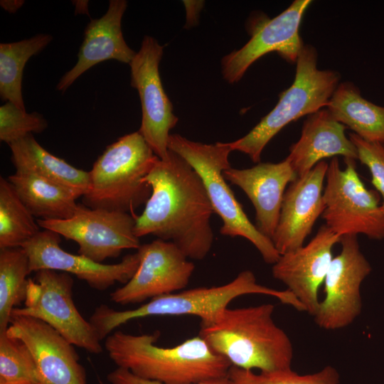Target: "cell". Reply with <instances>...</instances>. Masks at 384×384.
Instances as JSON below:
<instances>
[{"mask_svg": "<svg viewBox=\"0 0 384 384\" xmlns=\"http://www.w3.org/2000/svg\"><path fill=\"white\" fill-rule=\"evenodd\" d=\"M47 127V121L38 112L27 113L11 102L0 107V140L8 145Z\"/></svg>", "mask_w": 384, "mask_h": 384, "instance_id": "f546056e", "label": "cell"}, {"mask_svg": "<svg viewBox=\"0 0 384 384\" xmlns=\"http://www.w3.org/2000/svg\"><path fill=\"white\" fill-rule=\"evenodd\" d=\"M168 149L183 158L198 174L214 213L223 220L220 233L246 238L257 248L265 262L274 264L281 255L272 241L247 217L223 176V171L230 167L228 156L232 149L228 143L206 144L174 134H170Z\"/></svg>", "mask_w": 384, "mask_h": 384, "instance_id": "52a82bcc", "label": "cell"}, {"mask_svg": "<svg viewBox=\"0 0 384 384\" xmlns=\"http://www.w3.org/2000/svg\"><path fill=\"white\" fill-rule=\"evenodd\" d=\"M11 161L16 171L32 173L63 186L79 198L90 186V174L73 166L46 150L33 134L11 143Z\"/></svg>", "mask_w": 384, "mask_h": 384, "instance_id": "7402d4cb", "label": "cell"}, {"mask_svg": "<svg viewBox=\"0 0 384 384\" xmlns=\"http://www.w3.org/2000/svg\"><path fill=\"white\" fill-rule=\"evenodd\" d=\"M250 294L272 296L297 310L302 308L301 302L287 289L277 290L260 284L252 271L245 270L223 285L156 297L132 309L119 311L101 304L95 309L89 321L101 341L127 322L150 316L193 315L201 319V324H207L214 321L233 299Z\"/></svg>", "mask_w": 384, "mask_h": 384, "instance_id": "277c9868", "label": "cell"}, {"mask_svg": "<svg viewBox=\"0 0 384 384\" xmlns=\"http://www.w3.org/2000/svg\"><path fill=\"white\" fill-rule=\"evenodd\" d=\"M317 61L316 49L304 44L292 85L280 93L273 110L246 135L227 142L232 151L244 153L258 164L264 148L287 124L326 107L340 83L341 75L336 70L319 69Z\"/></svg>", "mask_w": 384, "mask_h": 384, "instance_id": "8992f818", "label": "cell"}, {"mask_svg": "<svg viewBox=\"0 0 384 384\" xmlns=\"http://www.w3.org/2000/svg\"><path fill=\"white\" fill-rule=\"evenodd\" d=\"M329 164L319 162L311 170L289 183L285 191L279 218L272 241L280 255L304 245L325 204L323 184Z\"/></svg>", "mask_w": 384, "mask_h": 384, "instance_id": "ac0fdd59", "label": "cell"}, {"mask_svg": "<svg viewBox=\"0 0 384 384\" xmlns=\"http://www.w3.org/2000/svg\"><path fill=\"white\" fill-rule=\"evenodd\" d=\"M144 182L151 193L142 214L135 216V235L151 234L173 242L188 259L203 260L214 240V211L198 174L169 149L166 159L158 158Z\"/></svg>", "mask_w": 384, "mask_h": 384, "instance_id": "6da1fadb", "label": "cell"}, {"mask_svg": "<svg viewBox=\"0 0 384 384\" xmlns=\"http://www.w3.org/2000/svg\"><path fill=\"white\" fill-rule=\"evenodd\" d=\"M311 3L310 0H295L274 18H265L257 23L251 30L250 39L223 58V78L231 84L238 82L254 62L270 52H277L285 60L295 63L304 46L299 26Z\"/></svg>", "mask_w": 384, "mask_h": 384, "instance_id": "9a60e30c", "label": "cell"}, {"mask_svg": "<svg viewBox=\"0 0 384 384\" xmlns=\"http://www.w3.org/2000/svg\"><path fill=\"white\" fill-rule=\"evenodd\" d=\"M326 108L361 138L384 144V107L363 98L353 82H340Z\"/></svg>", "mask_w": 384, "mask_h": 384, "instance_id": "cb8c5ba5", "label": "cell"}, {"mask_svg": "<svg viewBox=\"0 0 384 384\" xmlns=\"http://www.w3.org/2000/svg\"><path fill=\"white\" fill-rule=\"evenodd\" d=\"M0 384H42L27 346L6 331L0 332Z\"/></svg>", "mask_w": 384, "mask_h": 384, "instance_id": "83f0119b", "label": "cell"}, {"mask_svg": "<svg viewBox=\"0 0 384 384\" xmlns=\"http://www.w3.org/2000/svg\"><path fill=\"white\" fill-rule=\"evenodd\" d=\"M40 232L11 183L0 177V249L21 247Z\"/></svg>", "mask_w": 384, "mask_h": 384, "instance_id": "4316f807", "label": "cell"}, {"mask_svg": "<svg viewBox=\"0 0 384 384\" xmlns=\"http://www.w3.org/2000/svg\"><path fill=\"white\" fill-rule=\"evenodd\" d=\"M348 137L356 148L358 159L371 174V182L383 198L381 208L384 212V144L364 140L355 133Z\"/></svg>", "mask_w": 384, "mask_h": 384, "instance_id": "4dcf8cb0", "label": "cell"}, {"mask_svg": "<svg viewBox=\"0 0 384 384\" xmlns=\"http://www.w3.org/2000/svg\"><path fill=\"white\" fill-rule=\"evenodd\" d=\"M339 242L341 250L332 259L324 282L325 297L314 316L316 324L326 330L345 328L359 316L361 285L371 272L357 235H343Z\"/></svg>", "mask_w": 384, "mask_h": 384, "instance_id": "7c38bea8", "label": "cell"}, {"mask_svg": "<svg viewBox=\"0 0 384 384\" xmlns=\"http://www.w3.org/2000/svg\"><path fill=\"white\" fill-rule=\"evenodd\" d=\"M30 273L21 247L0 249V332L7 329L12 311L24 302Z\"/></svg>", "mask_w": 384, "mask_h": 384, "instance_id": "484cf974", "label": "cell"}, {"mask_svg": "<svg viewBox=\"0 0 384 384\" xmlns=\"http://www.w3.org/2000/svg\"><path fill=\"white\" fill-rule=\"evenodd\" d=\"M341 237L326 225L306 245L280 255L272 274L282 282L313 316L319 306V291L333 259L332 248Z\"/></svg>", "mask_w": 384, "mask_h": 384, "instance_id": "e0dca14e", "label": "cell"}, {"mask_svg": "<svg viewBox=\"0 0 384 384\" xmlns=\"http://www.w3.org/2000/svg\"><path fill=\"white\" fill-rule=\"evenodd\" d=\"M23 1H1V6L10 13L16 12L23 5Z\"/></svg>", "mask_w": 384, "mask_h": 384, "instance_id": "d6a6232c", "label": "cell"}, {"mask_svg": "<svg viewBox=\"0 0 384 384\" xmlns=\"http://www.w3.org/2000/svg\"><path fill=\"white\" fill-rule=\"evenodd\" d=\"M73 279L70 274L41 270L28 279L23 306L11 314L40 319L61 334L73 346L99 354L102 346L95 329L78 310L73 297Z\"/></svg>", "mask_w": 384, "mask_h": 384, "instance_id": "9c48e42d", "label": "cell"}, {"mask_svg": "<svg viewBox=\"0 0 384 384\" xmlns=\"http://www.w3.org/2000/svg\"><path fill=\"white\" fill-rule=\"evenodd\" d=\"M346 126L337 122L326 108L307 116L299 139L289 149L286 159L298 177L311 170L322 159L336 156L358 159L353 143L345 134Z\"/></svg>", "mask_w": 384, "mask_h": 384, "instance_id": "44dd1931", "label": "cell"}, {"mask_svg": "<svg viewBox=\"0 0 384 384\" xmlns=\"http://www.w3.org/2000/svg\"><path fill=\"white\" fill-rule=\"evenodd\" d=\"M107 378L110 384H162L161 383L144 379L132 373L128 370L117 368L107 374ZM198 384H234L229 375Z\"/></svg>", "mask_w": 384, "mask_h": 384, "instance_id": "1f68e13d", "label": "cell"}, {"mask_svg": "<svg viewBox=\"0 0 384 384\" xmlns=\"http://www.w3.org/2000/svg\"><path fill=\"white\" fill-rule=\"evenodd\" d=\"M7 179L34 217L68 219L78 206L73 191L38 175L16 171Z\"/></svg>", "mask_w": 384, "mask_h": 384, "instance_id": "603a6c76", "label": "cell"}, {"mask_svg": "<svg viewBox=\"0 0 384 384\" xmlns=\"http://www.w3.org/2000/svg\"><path fill=\"white\" fill-rule=\"evenodd\" d=\"M127 7L124 0H111L107 12L87 24L76 64L60 80L56 89L65 91L81 75L108 60L130 64L136 52L124 39L122 19Z\"/></svg>", "mask_w": 384, "mask_h": 384, "instance_id": "ffe728a7", "label": "cell"}, {"mask_svg": "<svg viewBox=\"0 0 384 384\" xmlns=\"http://www.w3.org/2000/svg\"><path fill=\"white\" fill-rule=\"evenodd\" d=\"M164 47L153 37L145 36L139 50L130 63L131 85L140 98L142 118L139 132L161 160L168 154L169 132L178 122L159 75Z\"/></svg>", "mask_w": 384, "mask_h": 384, "instance_id": "8fae6325", "label": "cell"}, {"mask_svg": "<svg viewBox=\"0 0 384 384\" xmlns=\"http://www.w3.org/2000/svg\"><path fill=\"white\" fill-rule=\"evenodd\" d=\"M159 335L115 331L104 345L117 368L162 384H198L228 376L231 364L199 335L173 347L156 345Z\"/></svg>", "mask_w": 384, "mask_h": 384, "instance_id": "7a4b0ae2", "label": "cell"}, {"mask_svg": "<svg viewBox=\"0 0 384 384\" xmlns=\"http://www.w3.org/2000/svg\"><path fill=\"white\" fill-rule=\"evenodd\" d=\"M135 216L78 204L68 219L36 220L41 228L78 243V254L102 263L107 258L118 257L124 250H137L141 246L134 234Z\"/></svg>", "mask_w": 384, "mask_h": 384, "instance_id": "30bf717a", "label": "cell"}, {"mask_svg": "<svg viewBox=\"0 0 384 384\" xmlns=\"http://www.w3.org/2000/svg\"><path fill=\"white\" fill-rule=\"evenodd\" d=\"M274 311L272 304L228 307L214 321L201 324L199 336L232 366L260 372L289 370L293 346L274 322Z\"/></svg>", "mask_w": 384, "mask_h": 384, "instance_id": "3957f363", "label": "cell"}, {"mask_svg": "<svg viewBox=\"0 0 384 384\" xmlns=\"http://www.w3.org/2000/svg\"><path fill=\"white\" fill-rule=\"evenodd\" d=\"M226 181L240 187L256 213V227L272 240L278 224L285 188L297 175L285 159L279 163L260 162L248 169L223 171Z\"/></svg>", "mask_w": 384, "mask_h": 384, "instance_id": "d6986e66", "label": "cell"}, {"mask_svg": "<svg viewBox=\"0 0 384 384\" xmlns=\"http://www.w3.org/2000/svg\"><path fill=\"white\" fill-rule=\"evenodd\" d=\"M228 375L234 384H339L340 375L331 366L318 372L300 375L292 369L259 372L231 366Z\"/></svg>", "mask_w": 384, "mask_h": 384, "instance_id": "f1b7e54d", "label": "cell"}, {"mask_svg": "<svg viewBox=\"0 0 384 384\" xmlns=\"http://www.w3.org/2000/svg\"><path fill=\"white\" fill-rule=\"evenodd\" d=\"M137 252L139 265L136 272L110 294L112 302L137 304L175 293L188 285L195 265L173 242L157 239L141 245Z\"/></svg>", "mask_w": 384, "mask_h": 384, "instance_id": "4fadbf2b", "label": "cell"}, {"mask_svg": "<svg viewBox=\"0 0 384 384\" xmlns=\"http://www.w3.org/2000/svg\"><path fill=\"white\" fill-rule=\"evenodd\" d=\"M52 39L49 34L39 33L20 41L0 44L1 100L26 111L21 92L23 68L28 60L41 52Z\"/></svg>", "mask_w": 384, "mask_h": 384, "instance_id": "d4e9b609", "label": "cell"}, {"mask_svg": "<svg viewBox=\"0 0 384 384\" xmlns=\"http://www.w3.org/2000/svg\"><path fill=\"white\" fill-rule=\"evenodd\" d=\"M6 332L27 346L42 384H87L85 370L75 346L46 322L11 314Z\"/></svg>", "mask_w": 384, "mask_h": 384, "instance_id": "2e32d148", "label": "cell"}, {"mask_svg": "<svg viewBox=\"0 0 384 384\" xmlns=\"http://www.w3.org/2000/svg\"><path fill=\"white\" fill-rule=\"evenodd\" d=\"M157 159L139 132L120 137L93 164L83 204L134 215L151 196V188L144 178Z\"/></svg>", "mask_w": 384, "mask_h": 384, "instance_id": "5b68a950", "label": "cell"}, {"mask_svg": "<svg viewBox=\"0 0 384 384\" xmlns=\"http://www.w3.org/2000/svg\"><path fill=\"white\" fill-rule=\"evenodd\" d=\"M60 237L44 229L21 246L28 257L31 272L41 270L65 272L85 281L94 289L105 291L117 282H128L139 267L137 252L127 255L119 263L103 264L65 251L60 245Z\"/></svg>", "mask_w": 384, "mask_h": 384, "instance_id": "5bb4252c", "label": "cell"}, {"mask_svg": "<svg viewBox=\"0 0 384 384\" xmlns=\"http://www.w3.org/2000/svg\"><path fill=\"white\" fill-rule=\"evenodd\" d=\"M353 159H344V169L338 158L328 166L323 200L322 218L326 225L340 237L364 234L375 240L384 238V212L379 196L361 180Z\"/></svg>", "mask_w": 384, "mask_h": 384, "instance_id": "ba28073f", "label": "cell"}]
</instances>
